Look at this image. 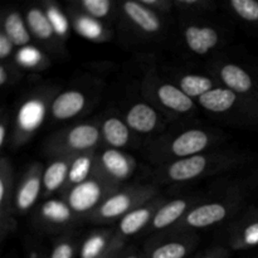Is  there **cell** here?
<instances>
[{
    "mask_svg": "<svg viewBox=\"0 0 258 258\" xmlns=\"http://www.w3.org/2000/svg\"><path fill=\"white\" fill-rule=\"evenodd\" d=\"M45 116V105L40 100H29L18 112V127L22 133H33L42 125Z\"/></svg>",
    "mask_w": 258,
    "mask_h": 258,
    "instance_id": "11",
    "label": "cell"
},
{
    "mask_svg": "<svg viewBox=\"0 0 258 258\" xmlns=\"http://www.w3.org/2000/svg\"><path fill=\"white\" fill-rule=\"evenodd\" d=\"M42 216L52 223L63 224L72 219V209L60 201H48L42 206Z\"/></svg>",
    "mask_w": 258,
    "mask_h": 258,
    "instance_id": "24",
    "label": "cell"
},
{
    "mask_svg": "<svg viewBox=\"0 0 258 258\" xmlns=\"http://www.w3.org/2000/svg\"><path fill=\"white\" fill-rule=\"evenodd\" d=\"M154 212H155L154 206L140 207V208H135L134 211H131L130 213L121 218L120 224H118L121 234L133 236V234L140 232L149 223V221L154 218L155 216Z\"/></svg>",
    "mask_w": 258,
    "mask_h": 258,
    "instance_id": "16",
    "label": "cell"
},
{
    "mask_svg": "<svg viewBox=\"0 0 258 258\" xmlns=\"http://www.w3.org/2000/svg\"><path fill=\"white\" fill-rule=\"evenodd\" d=\"M70 168L67 161L58 160L50 164L47 169H45L44 174H43V184L48 193L55 191L62 186L66 179H68V173H70Z\"/></svg>",
    "mask_w": 258,
    "mask_h": 258,
    "instance_id": "21",
    "label": "cell"
},
{
    "mask_svg": "<svg viewBox=\"0 0 258 258\" xmlns=\"http://www.w3.org/2000/svg\"><path fill=\"white\" fill-rule=\"evenodd\" d=\"M179 88L190 98H199L213 88V81L206 76L186 75L179 81Z\"/></svg>",
    "mask_w": 258,
    "mask_h": 258,
    "instance_id": "22",
    "label": "cell"
},
{
    "mask_svg": "<svg viewBox=\"0 0 258 258\" xmlns=\"http://www.w3.org/2000/svg\"><path fill=\"white\" fill-rule=\"evenodd\" d=\"M82 7L91 17L101 19L108 14L111 9V3L108 0H83Z\"/></svg>",
    "mask_w": 258,
    "mask_h": 258,
    "instance_id": "30",
    "label": "cell"
},
{
    "mask_svg": "<svg viewBox=\"0 0 258 258\" xmlns=\"http://www.w3.org/2000/svg\"><path fill=\"white\" fill-rule=\"evenodd\" d=\"M40 193L39 173H32L25 178L17 193L15 204L20 212H25L32 208L37 202Z\"/></svg>",
    "mask_w": 258,
    "mask_h": 258,
    "instance_id": "18",
    "label": "cell"
},
{
    "mask_svg": "<svg viewBox=\"0 0 258 258\" xmlns=\"http://www.w3.org/2000/svg\"><path fill=\"white\" fill-rule=\"evenodd\" d=\"M228 211L221 203L203 204L189 212L185 218V224L193 228H206L223 221Z\"/></svg>",
    "mask_w": 258,
    "mask_h": 258,
    "instance_id": "4",
    "label": "cell"
},
{
    "mask_svg": "<svg viewBox=\"0 0 258 258\" xmlns=\"http://www.w3.org/2000/svg\"><path fill=\"white\" fill-rule=\"evenodd\" d=\"M126 258H140V257H138V256H134V254H133V256H127V257H126Z\"/></svg>",
    "mask_w": 258,
    "mask_h": 258,
    "instance_id": "39",
    "label": "cell"
},
{
    "mask_svg": "<svg viewBox=\"0 0 258 258\" xmlns=\"http://www.w3.org/2000/svg\"><path fill=\"white\" fill-rule=\"evenodd\" d=\"M126 125L136 133H151L158 125V113L146 103H136L126 115Z\"/></svg>",
    "mask_w": 258,
    "mask_h": 258,
    "instance_id": "8",
    "label": "cell"
},
{
    "mask_svg": "<svg viewBox=\"0 0 258 258\" xmlns=\"http://www.w3.org/2000/svg\"><path fill=\"white\" fill-rule=\"evenodd\" d=\"M17 59L25 67H34L42 59V54L34 47H23L17 54Z\"/></svg>",
    "mask_w": 258,
    "mask_h": 258,
    "instance_id": "32",
    "label": "cell"
},
{
    "mask_svg": "<svg viewBox=\"0 0 258 258\" xmlns=\"http://www.w3.org/2000/svg\"><path fill=\"white\" fill-rule=\"evenodd\" d=\"M231 7L247 22H258V2L256 0H232Z\"/></svg>",
    "mask_w": 258,
    "mask_h": 258,
    "instance_id": "27",
    "label": "cell"
},
{
    "mask_svg": "<svg viewBox=\"0 0 258 258\" xmlns=\"http://www.w3.org/2000/svg\"><path fill=\"white\" fill-rule=\"evenodd\" d=\"M221 80L227 88L236 93H248L253 88V80L251 76L239 66L229 63L221 68Z\"/></svg>",
    "mask_w": 258,
    "mask_h": 258,
    "instance_id": "13",
    "label": "cell"
},
{
    "mask_svg": "<svg viewBox=\"0 0 258 258\" xmlns=\"http://www.w3.org/2000/svg\"><path fill=\"white\" fill-rule=\"evenodd\" d=\"M86 98L78 91H67L54 98L52 103V113L57 120H68L75 117L85 107Z\"/></svg>",
    "mask_w": 258,
    "mask_h": 258,
    "instance_id": "7",
    "label": "cell"
},
{
    "mask_svg": "<svg viewBox=\"0 0 258 258\" xmlns=\"http://www.w3.org/2000/svg\"><path fill=\"white\" fill-rule=\"evenodd\" d=\"M224 257V252L219 251V249H214V251H211V253L206 254L204 257L202 258H223Z\"/></svg>",
    "mask_w": 258,
    "mask_h": 258,
    "instance_id": "36",
    "label": "cell"
},
{
    "mask_svg": "<svg viewBox=\"0 0 258 258\" xmlns=\"http://www.w3.org/2000/svg\"><path fill=\"white\" fill-rule=\"evenodd\" d=\"M208 165L207 158L202 155L179 159L168 168V176L173 181H186L202 175Z\"/></svg>",
    "mask_w": 258,
    "mask_h": 258,
    "instance_id": "5",
    "label": "cell"
},
{
    "mask_svg": "<svg viewBox=\"0 0 258 258\" xmlns=\"http://www.w3.org/2000/svg\"><path fill=\"white\" fill-rule=\"evenodd\" d=\"M185 42L191 52L197 54H206L218 44L219 35L216 29L211 27L191 25L185 30Z\"/></svg>",
    "mask_w": 258,
    "mask_h": 258,
    "instance_id": "6",
    "label": "cell"
},
{
    "mask_svg": "<svg viewBox=\"0 0 258 258\" xmlns=\"http://www.w3.org/2000/svg\"><path fill=\"white\" fill-rule=\"evenodd\" d=\"M186 208L188 202L185 199H175L160 207L153 218V228L163 229L171 226L185 213Z\"/></svg>",
    "mask_w": 258,
    "mask_h": 258,
    "instance_id": "17",
    "label": "cell"
},
{
    "mask_svg": "<svg viewBox=\"0 0 258 258\" xmlns=\"http://www.w3.org/2000/svg\"><path fill=\"white\" fill-rule=\"evenodd\" d=\"M241 243L243 246H257L258 244V222L248 224L244 228L241 237Z\"/></svg>",
    "mask_w": 258,
    "mask_h": 258,
    "instance_id": "33",
    "label": "cell"
},
{
    "mask_svg": "<svg viewBox=\"0 0 258 258\" xmlns=\"http://www.w3.org/2000/svg\"><path fill=\"white\" fill-rule=\"evenodd\" d=\"M4 33L14 45L25 47L29 43L30 35L28 33L23 18L19 13H10L4 22Z\"/></svg>",
    "mask_w": 258,
    "mask_h": 258,
    "instance_id": "20",
    "label": "cell"
},
{
    "mask_svg": "<svg viewBox=\"0 0 258 258\" xmlns=\"http://www.w3.org/2000/svg\"><path fill=\"white\" fill-rule=\"evenodd\" d=\"M13 42L8 38V35L5 33L0 34V58L3 60L7 59L13 52Z\"/></svg>",
    "mask_w": 258,
    "mask_h": 258,
    "instance_id": "35",
    "label": "cell"
},
{
    "mask_svg": "<svg viewBox=\"0 0 258 258\" xmlns=\"http://www.w3.org/2000/svg\"><path fill=\"white\" fill-rule=\"evenodd\" d=\"M123 12L128 19L135 23L139 28L148 33H155L160 29L161 23L155 13L141 2H126L123 4Z\"/></svg>",
    "mask_w": 258,
    "mask_h": 258,
    "instance_id": "10",
    "label": "cell"
},
{
    "mask_svg": "<svg viewBox=\"0 0 258 258\" xmlns=\"http://www.w3.org/2000/svg\"><path fill=\"white\" fill-rule=\"evenodd\" d=\"M101 165L113 179L123 180L133 174V163L116 149H108L101 155Z\"/></svg>",
    "mask_w": 258,
    "mask_h": 258,
    "instance_id": "12",
    "label": "cell"
},
{
    "mask_svg": "<svg viewBox=\"0 0 258 258\" xmlns=\"http://www.w3.org/2000/svg\"><path fill=\"white\" fill-rule=\"evenodd\" d=\"M106 238L101 234H95L85 242L81 251V258H98L105 248Z\"/></svg>",
    "mask_w": 258,
    "mask_h": 258,
    "instance_id": "28",
    "label": "cell"
},
{
    "mask_svg": "<svg viewBox=\"0 0 258 258\" xmlns=\"http://www.w3.org/2000/svg\"><path fill=\"white\" fill-rule=\"evenodd\" d=\"M150 194L143 190L139 191H120V193L112 194L108 197L96 211V216L102 221H110L116 219L118 217H125L130 213L131 209L141 203L144 198ZM134 211V209H133Z\"/></svg>",
    "mask_w": 258,
    "mask_h": 258,
    "instance_id": "1",
    "label": "cell"
},
{
    "mask_svg": "<svg viewBox=\"0 0 258 258\" xmlns=\"http://www.w3.org/2000/svg\"><path fill=\"white\" fill-rule=\"evenodd\" d=\"M103 139L113 149L123 148L128 143L130 131L128 126L117 117H110L102 125Z\"/></svg>",
    "mask_w": 258,
    "mask_h": 258,
    "instance_id": "19",
    "label": "cell"
},
{
    "mask_svg": "<svg viewBox=\"0 0 258 258\" xmlns=\"http://www.w3.org/2000/svg\"><path fill=\"white\" fill-rule=\"evenodd\" d=\"M27 23L29 25L30 30L37 35L40 39H50L53 37L52 24H50L49 19H48L47 14L39 9H30L27 14Z\"/></svg>",
    "mask_w": 258,
    "mask_h": 258,
    "instance_id": "23",
    "label": "cell"
},
{
    "mask_svg": "<svg viewBox=\"0 0 258 258\" xmlns=\"http://www.w3.org/2000/svg\"><path fill=\"white\" fill-rule=\"evenodd\" d=\"M7 80H8L7 70H5L4 66H2V67H0V85L4 86L5 83H7Z\"/></svg>",
    "mask_w": 258,
    "mask_h": 258,
    "instance_id": "37",
    "label": "cell"
},
{
    "mask_svg": "<svg viewBox=\"0 0 258 258\" xmlns=\"http://www.w3.org/2000/svg\"><path fill=\"white\" fill-rule=\"evenodd\" d=\"M77 30L82 35L90 39H97L102 33V27L98 22L91 19V18L82 17L77 20Z\"/></svg>",
    "mask_w": 258,
    "mask_h": 258,
    "instance_id": "29",
    "label": "cell"
},
{
    "mask_svg": "<svg viewBox=\"0 0 258 258\" xmlns=\"http://www.w3.org/2000/svg\"><path fill=\"white\" fill-rule=\"evenodd\" d=\"M5 136H7V127H5V123H2L0 126V145H4L5 143Z\"/></svg>",
    "mask_w": 258,
    "mask_h": 258,
    "instance_id": "38",
    "label": "cell"
},
{
    "mask_svg": "<svg viewBox=\"0 0 258 258\" xmlns=\"http://www.w3.org/2000/svg\"><path fill=\"white\" fill-rule=\"evenodd\" d=\"M209 144V136L206 131L193 128L180 134L178 138L174 139L170 146L173 155L179 156L180 159L190 158L199 155Z\"/></svg>",
    "mask_w": 258,
    "mask_h": 258,
    "instance_id": "3",
    "label": "cell"
},
{
    "mask_svg": "<svg viewBox=\"0 0 258 258\" xmlns=\"http://www.w3.org/2000/svg\"><path fill=\"white\" fill-rule=\"evenodd\" d=\"M188 244L183 242H169L156 247L151 252L150 258H184L188 254Z\"/></svg>",
    "mask_w": 258,
    "mask_h": 258,
    "instance_id": "26",
    "label": "cell"
},
{
    "mask_svg": "<svg viewBox=\"0 0 258 258\" xmlns=\"http://www.w3.org/2000/svg\"><path fill=\"white\" fill-rule=\"evenodd\" d=\"M98 258H103V257H98Z\"/></svg>",
    "mask_w": 258,
    "mask_h": 258,
    "instance_id": "40",
    "label": "cell"
},
{
    "mask_svg": "<svg viewBox=\"0 0 258 258\" xmlns=\"http://www.w3.org/2000/svg\"><path fill=\"white\" fill-rule=\"evenodd\" d=\"M73 256V247L67 242L57 244L52 252L50 258H72Z\"/></svg>",
    "mask_w": 258,
    "mask_h": 258,
    "instance_id": "34",
    "label": "cell"
},
{
    "mask_svg": "<svg viewBox=\"0 0 258 258\" xmlns=\"http://www.w3.org/2000/svg\"><path fill=\"white\" fill-rule=\"evenodd\" d=\"M91 166H92V160H91L90 156H78L71 165L70 173H68V181L73 185H78V184L88 180L87 176L91 171Z\"/></svg>",
    "mask_w": 258,
    "mask_h": 258,
    "instance_id": "25",
    "label": "cell"
},
{
    "mask_svg": "<svg viewBox=\"0 0 258 258\" xmlns=\"http://www.w3.org/2000/svg\"><path fill=\"white\" fill-rule=\"evenodd\" d=\"M102 184L95 179H88L83 183L75 185L68 194L67 204L76 213H85L91 211L103 197Z\"/></svg>",
    "mask_w": 258,
    "mask_h": 258,
    "instance_id": "2",
    "label": "cell"
},
{
    "mask_svg": "<svg viewBox=\"0 0 258 258\" xmlns=\"http://www.w3.org/2000/svg\"><path fill=\"white\" fill-rule=\"evenodd\" d=\"M237 96L236 92L231 91L229 88H212L207 93L198 98L199 103L203 106L206 110L212 112H226L227 110L233 107L236 103Z\"/></svg>",
    "mask_w": 258,
    "mask_h": 258,
    "instance_id": "14",
    "label": "cell"
},
{
    "mask_svg": "<svg viewBox=\"0 0 258 258\" xmlns=\"http://www.w3.org/2000/svg\"><path fill=\"white\" fill-rule=\"evenodd\" d=\"M158 98L165 107L176 112H188L194 107V102L179 87L173 85H161L156 91Z\"/></svg>",
    "mask_w": 258,
    "mask_h": 258,
    "instance_id": "15",
    "label": "cell"
},
{
    "mask_svg": "<svg viewBox=\"0 0 258 258\" xmlns=\"http://www.w3.org/2000/svg\"><path fill=\"white\" fill-rule=\"evenodd\" d=\"M100 140V131L96 126L82 123L71 128L66 135V146L75 151H86L96 145Z\"/></svg>",
    "mask_w": 258,
    "mask_h": 258,
    "instance_id": "9",
    "label": "cell"
},
{
    "mask_svg": "<svg viewBox=\"0 0 258 258\" xmlns=\"http://www.w3.org/2000/svg\"><path fill=\"white\" fill-rule=\"evenodd\" d=\"M47 17L49 19L50 24H52L53 30L57 33L58 35H64L68 30V20L57 8H48Z\"/></svg>",
    "mask_w": 258,
    "mask_h": 258,
    "instance_id": "31",
    "label": "cell"
}]
</instances>
